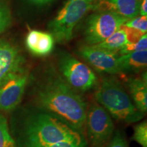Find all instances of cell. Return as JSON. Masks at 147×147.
Returning a JSON list of instances; mask_svg holds the SVG:
<instances>
[{"instance_id": "5", "label": "cell", "mask_w": 147, "mask_h": 147, "mask_svg": "<svg viewBox=\"0 0 147 147\" xmlns=\"http://www.w3.org/2000/svg\"><path fill=\"white\" fill-rule=\"evenodd\" d=\"M110 114L96 101L88 104L84 134L89 147H106L115 134Z\"/></svg>"}, {"instance_id": "7", "label": "cell", "mask_w": 147, "mask_h": 147, "mask_svg": "<svg viewBox=\"0 0 147 147\" xmlns=\"http://www.w3.org/2000/svg\"><path fill=\"white\" fill-rule=\"evenodd\" d=\"M129 18L106 11H97L86 20L84 37L87 45H97L119 30Z\"/></svg>"}, {"instance_id": "24", "label": "cell", "mask_w": 147, "mask_h": 147, "mask_svg": "<svg viewBox=\"0 0 147 147\" xmlns=\"http://www.w3.org/2000/svg\"><path fill=\"white\" fill-rule=\"evenodd\" d=\"M139 14L141 16H147V0H142L140 5Z\"/></svg>"}, {"instance_id": "18", "label": "cell", "mask_w": 147, "mask_h": 147, "mask_svg": "<svg viewBox=\"0 0 147 147\" xmlns=\"http://www.w3.org/2000/svg\"><path fill=\"white\" fill-rule=\"evenodd\" d=\"M132 140L142 147H147V121H142L134 128Z\"/></svg>"}, {"instance_id": "13", "label": "cell", "mask_w": 147, "mask_h": 147, "mask_svg": "<svg viewBox=\"0 0 147 147\" xmlns=\"http://www.w3.org/2000/svg\"><path fill=\"white\" fill-rule=\"evenodd\" d=\"M129 96L134 104L141 113L147 111L146 71L143 72L142 78H129L126 80Z\"/></svg>"}, {"instance_id": "11", "label": "cell", "mask_w": 147, "mask_h": 147, "mask_svg": "<svg viewBox=\"0 0 147 147\" xmlns=\"http://www.w3.org/2000/svg\"><path fill=\"white\" fill-rule=\"evenodd\" d=\"M140 0H93L92 10L106 11L131 19L139 14Z\"/></svg>"}, {"instance_id": "8", "label": "cell", "mask_w": 147, "mask_h": 147, "mask_svg": "<svg viewBox=\"0 0 147 147\" xmlns=\"http://www.w3.org/2000/svg\"><path fill=\"white\" fill-rule=\"evenodd\" d=\"M26 70L25 59L18 48L8 41L0 40V87Z\"/></svg>"}, {"instance_id": "22", "label": "cell", "mask_w": 147, "mask_h": 147, "mask_svg": "<svg viewBox=\"0 0 147 147\" xmlns=\"http://www.w3.org/2000/svg\"><path fill=\"white\" fill-rule=\"evenodd\" d=\"M123 28L124 29L125 32L126 33L127 39L128 44H134L136 43L138 40L141 38L142 35H144L142 33H141L140 31L136 30V29L131 28L123 25Z\"/></svg>"}, {"instance_id": "17", "label": "cell", "mask_w": 147, "mask_h": 147, "mask_svg": "<svg viewBox=\"0 0 147 147\" xmlns=\"http://www.w3.org/2000/svg\"><path fill=\"white\" fill-rule=\"evenodd\" d=\"M12 14L10 6L5 0H0V35L10 26Z\"/></svg>"}, {"instance_id": "19", "label": "cell", "mask_w": 147, "mask_h": 147, "mask_svg": "<svg viewBox=\"0 0 147 147\" xmlns=\"http://www.w3.org/2000/svg\"><path fill=\"white\" fill-rule=\"evenodd\" d=\"M147 50V36L146 34L142 35L141 38L136 43L127 44L119 52V55L127 54L134 51H140Z\"/></svg>"}, {"instance_id": "3", "label": "cell", "mask_w": 147, "mask_h": 147, "mask_svg": "<svg viewBox=\"0 0 147 147\" xmlns=\"http://www.w3.org/2000/svg\"><path fill=\"white\" fill-rule=\"evenodd\" d=\"M96 88L95 101L117 121L131 124L144 117V114L138 109L127 92L115 78L104 77Z\"/></svg>"}, {"instance_id": "23", "label": "cell", "mask_w": 147, "mask_h": 147, "mask_svg": "<svg viewBox=\"0 0 147 147\" xmlns=\"http://www.w3.org/2000/svg\"><path fill=\"white\" fill-rule=\"evenodd\" d=\"M25 1H27L29 4L34 5V6L42 7L50 4L55 0H25Z\"/></svg>"}, {"instance_id": "9", "label": "cell", "mask_w": 147, "mask_h": 147, "mask_svg": "<svg viewBox=\"0 0 147 147\" xmlns=\"http://www.w3.org/2000/svg\"><path fill=\"white\" fill-rule=\"evenodd\" d=\"M78 54L97 71L108 74H120L118 53L112 52L97 46H82L78 49Z\"/></svg>"}, {"instance_id": "16", "label": "cell", "mask_w": 147, "mask_h": 147, "mask_svg": "<svg viewBox=\"0 0 147 147\" xmlns=\"http://www.w3.org/2000/svg\"><path fill=\"white\" fill-rule=\"evenodd\" d=\"M0 147H16L15 142L11 135L8 121L0 111Z\"/></svg>"}, {"instance_id": "6", "label": "cell", "mask_w": 147, "mask_h": 147, "mask_svg": "<svg viewBox=\"0 0 147 147\" xmlns=\"http://www.w3.org/2000/svg\"><path fill=\"white\" fill-rule=\"evenodd\" d=\"M58 66L61 76L77 91H91L98 85V78L94 71L69 53H61Z\"/></svg>"}, {"instance_id": "20", "label": "cell", "mask_w": 147, "mask_h": 147, "mask_svg": "<svg viewBox=\"0 0 147 147\" xmlns=\"http://www.w3.org/2000/svg\"><path fill=\"white\" fill-rule=\"evenodd\" d=\"M125 26L131 27L138 30L143 34H146L147 32V16H137L131 19H129L125 23Z\"/></svg>"}, {"instance_id": "12", "label": "cell", "mask_w": 147, "mask_h": 147, "mask_svg": "<svg viewBox=\"0 0 147 147\" xmlns=\"http://www.w3.org/2000/svg\"><path fill=\"white\" fill-rule=\"evenodd\" d=\"M25 45L29 52L36 56H47L54 49L55 39L51 33L32 29L28 32Z\"/></svg>"}, {"instance_id": "4", "label": "cell", "mask_w": 147, "mask_h": 147, "mask_svg": "<svg viewBox=\"0 0 147 147\" xmlns=\"http://www.w3.org/2000/svg\"><path fill=\"white\" fill-rule=\"evenodd\" d=\"M93 0H67L49 22L48 27L55 40L65 43L73 37L74 29L88 12L92 10Z\"/></svg>"}, {"instance_id": "21", "label": "cell", "mask_w": 147, "mask_h": 147, "mask_svg": "<svg viewBox=\"0 0 147 147\" xmlns=\"http://www.w3.org/2000/svg\"><path fill=\"white\" fill-rule=\"evenodd\" d=\"M106 147H129V145L122 132L117 131Z\"/></svg>"}, {"instance_id": "15", "label": "cell", "mask_w": 147, "mask_h": 147, "mask_svg": "<svg viewBox=\"0 0 147 147\" xmlns=\"http://www.w3.org/2000/svg\"><path fill=\"white\" fill-rule=\"evenodd\" d=\"M127 44H128V42L127 39L126 33L123 27H121L119 30H117L110 37H108L104 42L94 46H97V47L109 51H112V52L119 53V51Z\"/></svg>"}, {"instance_id": "1", "label": "cell", "mask_w": 147, "mask_h": 147, "mask_svg": "<svg viewBox=\"0 0 147 147\" xmlns=\"http://www.w3.org/2000/svg\"><path fill=\"white\" fill-rule=\"evenodd\" d=\"M8 124L16 147H89L84 133L31 103L11 112Z\"/></svg>"}, {"instance_id": "10", "label": "cell", "mask_w": 147, "mask_h": 147, "mask_svg": "<svg viewBox=\"0 0 147 147\" xmlns=\"http://www.w3.org/2000/svg\"><path fill=\"white\" fill-rule=\"evenodd\" d=\"M27 71L18 74L0 87V111L10 113L21 104L29 81Z\"/></svg>"}, {"instance_id": "2", "label": "cell", "mask_w": 147, "mask_h": 147, "mask_svg": "<svg viewBox=\"0 0 147 147\" xmlns=\"http://www.w3.org/2000/svg\"><path fill=\"white\" fill-rule=\"evenodd\" d=\"M30 103L84 134L87 102L53 66L45 67L35 80Z\"/></svg>"}, {"instance_id": "14", "label": "cell", "mask_w": 147, "mask_h": 147, "mask_svg": "<svg viewBox=\"0 0 147 147\" xmlns=\"http://www.w3.org/2000/svg\"><path fill=\"white\" fill-rule=\"evenodd\" d=\"M118 63L121 72H139L146 67L147 50L119 55Z\"/></svg>"}]
</instances>
